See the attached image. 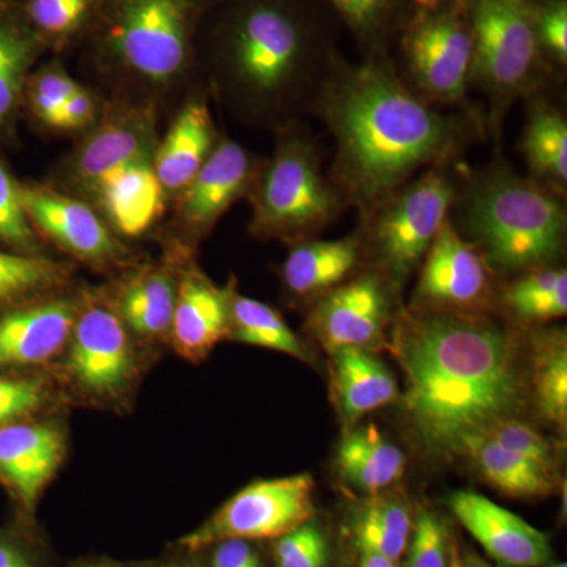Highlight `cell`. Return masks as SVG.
Listing matches in <instances>:
<instances>
[{
	"mask_svg": "<svg viewBox=\"0 0 567 567\" xmlns=\"http://www.w3.org/2000/svg\"><path fill=\"white\" fill-rule=\"evenodd\" d=\"M311 111L334 141L328 174L360 218L424 171L456 166L486 126L480 112L424 102L380 54L334 61Z\"/></svg>",
	"mask_w": 567,
	"mask_h": 567,
	"instance_id": "1",
	"label": "cell"
},
{
	"mask_svg": "<svg viewBox=\"0 0 567 567\" xmlns=\"http://www.w3.org/2000/svg\"><path fill=\"white\" fill-rule=\"evenodd\" d=\"M391 352L405 375L404 405L432 450L458 453L525 405L516 341L487 312L401 309Z\"/></svg>",
	"mask_w": 567,
	"mask_h": 567,
	"instance_id": "2",
	"label": "cell"
},
{
	"mask_svg": "<svg viewBox=\"0 0 567 567\" xmlns=\"http://www.w3.org/2000/svg\"><path fill=\"white\" fill-rule=\"evenodd\" d=\"M333 62L316 58L308 25L290 7L279 0H252L230 25L224 85L246 117L292 121L298 112L312 110Z\"/></svg>",
	"mask_w": 567,
	"mask_h": 567,
	"instance_id": "3",
	"label": "cell"
},
{
	"mask_svg": "<svg viewBox=\"0 0 567 567\" xmlns=\"http://www.w3.org/2000/svg\"><path fill=\"white\" fill-rule=\"evenodd\" d=\"M450 219L484 254L495 274L550 267L565 251L563 197L516 173L502 158L462 174Z\"/></svg>",
	"mask_w": 567,
	"mask_h": 567,
	"instance_id": "4",
	"label": "cell"
},
{
	"mask_svg": "<svg viewBox=\"0 0 567 567\" xmlns=\"http://www.w3.org/2000/svg\"><path fill=\"white\" fill-rule=\"evenodd\" d=\"M251 230L260 238H315L349 210L346 197L323 171L322 151L308 133L287 130L251 186Z\"/></svg>",
	"mask_w": 567,
	"mask_h": 567,
	"instance_id": "5",
	"label": "cell"
},
{
	"mask_svg": "<svg viewBox=\"0 0 567 567\" xmlns=\"http://www.w3.org/2000/svg\"><path fill=\"white\" fill-rule=\"evenodd\" d=\"M470 87L487 100L486 125L498 136L507 111L535 96L543 82V52L532 0H473Z\"/></svg>",
	"mask_w": 567,
	"mask_h": 567,
	"instance_id": "6",
	"label": "cell"
},
{
	"mask_svg": "<svg viewBox=\"0 0 567 567\" xmlns=\"http://www.w3.org/2000/svg\"><path fill=\"white\" fill-rule=\"evenodd\" d=\"M462 173L454 166L432 167L386 197L361 218L364 254L375 274L399 290L423 262L436 234L450 218Z\"/></svg>",
	"mask_w": 567,
	"mask_h": 567,
	"instance_id": "7",
	"label": "cell"
},
{
	"mask_svg": "<svg viewBox=\"0 0 567 567\" xmlns=\"http://www.w3.org/2000/svg\"><path fill=\"white\" fill-rule=\"evenodd\" d=\"M315 480L308 473L256 481L226 503L204 525L181 540L189 550L229 539H278L311 522Z\"/></svg>",
	"mask_w": 567,
	"mask_h": 567,
	"instance_id": "8",
	"label": "cell"
},
{
	"mask_svg": "<svg viewBox=\"0 0 567 567\" xmlns=\"http://www.w3.org/2000/svg\"><path fill=\"white\" fill-rule=\"evenodd\" d=\"M189 21V0H115L107 40L126 69L164 84L185 66Z\"/></svg>",
	"mask_w": 567,
	"mask_h": 567,
	"instance_id": "9",
	"label": "cell"
},
{
	"mask_svg": "<svg viewBox=\"0 0 567 567\" xmlns=\"http://www.w3.org/2000/svg\"><path fill=\"white\" fill-rule=\"evenodd\" d=\"M462 7L423 14L404 39V81L424 102L461 106L466 102L473 66V35Z\"/></svg>",
	"mask_w": 567,
	"mask_h": 567,
	"instance_id": "10",
	"label": "cell"
},
{
	"mask_svg": "<svg viewBox=\"0 0 567 567\" xmlns=\"http://www.w3.org/2000/svg\"><path fill=\"white\" fill-rule=\"evenodd\" d=\"M415 308L488 312L495 303V271L484 254L458 234L447 218L420 265Z\"/></svg>",
	"mask_w": 567,
	"mask_h": 567,
	"instance_id": "11",
	"label": "cell"
},
{
	"mask_svg": "<svg viewBox=\"0 0 567 567\" xmlns=\"http://www.w3.org/2000/svg\"><path fill=\"white\" fill-rule=\"evenodd\" d=\"M393 292L375 271L352 276L316 300L308 330L330 354L346 349L379 352L388 346Z\"/></svg>",
	"mask_w": 567,
	"mask_h": 567,
	"instance_id": "12",
	"label": "cell"
},
{
	"mask_svg": "<svg viewBox=\"0 0 567 567\" xmlns=\"http://www.w3.org/2000/svg\"><path fill=\"white\" fill-rule=\"evenodd\" d=\"M69 371L91 393L115 394L134 369L132 344L125 324L100 306H89L74 320L70 336Z\"/></svg>",
	"mask_w": 567,
	"mask_h": 567,
	"instance_id": "13",
	"label": "cell"
},
{
	"mask_svg": "<svg viewBox=\"0 0 567 567\" xmlns=\"http://www.w3.org/2000/svg\"><path fill=\"white\" fill-rule=\"evenodd\" d=\"M450 507L481 547L503 567H540L550 558V543L539 529L487 496L458 491Z\"/></svg>",
	"mask_w": 567,
	"mask_h": 567,
	"instance_id": "14",
	"label": "cell"
},
{
	"mask_svg": "<svg viewBox=\"0 0 567 567\" xmlns=\"http://www.w3.org/2000/svg\"><path fill=\"white\" fill-rule=\"evenodd\" d=\"M63 454L65 439L54 424L0 425V477L28 513L58 472Z\"/></svg>",
	"mask_w": 567,
	"mask_h": 567,
	"instance_id": "15",
	"label": "cell"
},
{
	"mask_svg": "<svg viewBox=\"0 0 567 567\" xmlns=\"http://www.w3.org/2000/svg\"><path fill=\"white\" fill-rule=\"evenodd\" d=\"M256 174L251 156L241 145L219 141L199 173L183 189V221L196 233H207L224 213L251 192Z\"/></svg>",
	"mask_w": 567,
	"mask_h": 567,
	"instance_id": "16",
	"label": "cell"
},
{
	"mask_svg": "<svg viewBox=\"0 0 567 567\" xmlns=\"http://www.w3.org/2000/svg\"><path fill=\"white\" fill-rule=\"evenodd\" d=\"M29 219L58 244L87 260H107L118 252L114 237L89 205L44 189L21 188Z\"/></svg>",
	"mask_w": 567,
	"mask_h": 567,
	"instance_id": "17",
	"label": "cell"
},
{
	"mask_svg": "<svg viewBox=\"0 0 567 567\" xmlns=\"http://www.w3.org/2000/svg\"><path fill=\"white\" fill-rule=\"evenodd\" d=\"M233 287L219 289L205 276L189 274L175 295L174 344L188 360H203L230 333Z\"/></svg>",
	"mask_w": 567,
	"mask_h": 567,
	"instance_id": "18",
	"label": "cell"
},
{
	"mask_svg": "<svg viewBox=\"0 0 567 567\" xmlns=\"http://www.w3.org/2000/svg\"><path fill=\"white\" fill-rule=\"evenodd\" d=\"M76 312L69 301L14 309L0 317V365L40 364L70 341Z\"/></svg>",
	"mask_w": 567,
	"mask_h": 567,
	"instance_id": "19",
	"label": "cell"
},
{
	"mask_svg": "<svg viewBox=\"0 0 567 567\" xmlns=\"http://www.w3.org/2000/svg\"><path fill=\"white\" fill-rule=\"evenodd\" d=\"M363 256L360 234L339 240L298 241L282 265L284 286L295 297L319 300L352 278Z\"/></svg>",
	"mask_w": 567,
	"mask_h": 567,
	"instance_id": "20",
	"label": "cell"
},
{
	"mask_svg": "<svg viewBox=\"0 0 567 567\" xmlns=\"http://www.w3.org/2000/svg\"><path fill=\"white\" fill-rule=\"evenodd\" d=\"M92 192L118 233L144 234L163 212L164 188L152 159L125 164L104 174Z\"/></svg>",
	"mask_w": 567,
	"mask_h": 567,
	"instance_id": "21",
	"label": "cell"
},
{
	"mask_svg": "<svg viewBox=\"0 0 567 567\" xmlns=\"http://www.w3.org/2000/svg\"><path fill=\"white\" fill-rule=\"evenodd\" d=\"M144 159L153 162L152 118L142 111L121 112L82 144L74 159V174L92 189L104 174Z\"/></svg>",
	"mask_w": 567,
	"mask_h": 567,
	"instance_id": "22",
	"label": "cell"
},
{
	"mask_svg": "<svg viewBox=\"0 0 567 567\" xmlns=\"http://www.w3.org/2000/svg\"><path fill=\"white\" fill-rule=\"evenodd\" d=\"M216 130L207 103L189 102L153 155L164 192H183L216 147Z\"/></svg>",
	"mask_w": 567,
	"mask_h": 567,
	"instance_id": "23",
	"label": "cell"
},
{
	"mask_svg": "<svg viewBox=\"0 0 567 567\" xmlns=\"http://www.w3.org/2000/svg\"><path fill=\"white\" fill-rule=\"evenodd\" d=\"M331 385L336 404L349 427L399 398L393 372L365 350L331 353Z\"/></svg>",
	"mask_w": 567,
	"mask_h": 567,
	"instance_id": "24",
	"label": "cell"
},
{
	"mask_svg": "<svg viewBox=\"0 0 567 567\" xmlns=\"http://www.w3.org/2000/svg\"><path fill=\"white\" fill-rule=\"evenodd\" d=\"M336 466L349 486L374 495L404 476L406 461L401 447L391 443L374 423H369L347 431Z\"/></svg>",
	"mask_w": 567,
	"mask_h": 567,
	"instance_id": "25",
	"label": "cell"
},
{
	"mask_svg": "<svg viewBox=\"0 0 567 567\" xmlns=\"http://www.w3.org/2000/svg\"><path fill=\"white\" fill-rule=\"evenodd\" d=\"M527 123L522 133L520 152L528 177L565 197L567 186V122L555 104L529 96Z\"/></svg>",
	"mask_w": 567,
	"mask_h": 567,
	"instance_id": "26",
	"label": "cell"
},
{
	"mask_svg": "<svg viewBox=\"0 0 567 567\" xmlns=\"http://www.w3.org/2000/svg\"><path fill=\"white\" fill-rule=\"evenodd\" d=\"M458 454L472 458L484 480L503 494L539 498L550 495L557 487V473L506 450L483 432L466 436Z\"/></svg>",
	"mask_w": 567,
	"mask_h": 567,
	"instance_id": "27",
	"label": "cell"
},
{
	"mask_svg": "<svg viewBox=\"0 0 567 567\" xmlns=\"http://www.w3.org/2000/svg\"><path fill=\"white\" fill-rule=\"evenodd\" d=\"M413 522L404 496L371 495L354 517L353 533L360 550L374 551L398 561L409 547Z\"/></svg>",
	"mask_w": 567,
	"mask_h": 567,
	"instance_id": "28",
	"label": "cell"
},
{
	"mask_svg": "<svg viewBox=\"0 0 567 567\" xmlns=\"http://www.w3.org/2000/svg\"><path fill=\"white\" fill-rule=\"evenodd\" d=\"M532 386L537 410L548 423L566 431L567 339L563 330L543 331L533 338Z\"/></svg>",
	"mask_w": 567,
	"mask_h": 567,
	"instance_id": "29",
	"label": "cell"
},
{
	"mask_svg": "<svg viewBox=\"0 0 567 567\" xmlns=\"http://www.w3.org/2000/svg\"><path fill=\"white\" fill-rule=\"evenodd\" d=\"M502 303L517 320L546 323L567 312L566 268L539 267L518 275L502 292Z\"/></svg>",
	"mask_w": 567,
	"mask_h": 567,
	"instance_id": "30",
	"label": "cell"
},
{
	"mask_svg": "<svg viewBox=\"0 0 567 567\" xmlns=\"http://www.w3.org/2000/svg\"><path fill=\"white\" fill-rule=\"evenodd\" d=\"M40 40L22 20L14 3L0 6V123L20 102L25 74Z\"/></svg>",
	"mask_w": 567,
	"mask_h": 567,
	"instance_id": "31",
	"label": "cell"
},
{
	"mask_svg": "<svg viewBox=\"0 0 567 567\" xmlns=\"http://www.w3.org/2000/svg\"><path fill=\"white\" fill-rule=\"evenodd\" d=\"M229 338L244 344L264 347L308 360V350L284 317L271 306L254 298L230 295Z\"/></svg>",
	"mask_w": 567,
	"mask_h": 567,
	"instance_id": "32",
	"label": "cell"
},
{
	"mask_svg": "<svg viewBox=\"0 0 567 567\" xmlns=\"http://www.w3.org/2000/svg\"><path fill=\"white\" fill-rule=\"evenodd\" d=\"M175 308V289L169 276L153 271L134 279L122 297V316L132 330L158 336L171 330Z\"/></svg>",
	"mask_w": 567,
	"mask_h": 567,
	"instance_id": "33",
	"label": "cell"
},
{
	"mask_svg": "<svg viewBox=\"0 0 567 567\" xmlns=\"http://www.w3.org/2000/svg\"><path fill=\"white\" fill-rule=\"evenodd\" d=\"M61 278V267L50 259L0 251V306L43 292Z\"/></svg>",
	"mask_w": 567,
	"mask_h": 567,
	"instance_id": "34",
	"label": "cell"
},
{
	"mask_svg": "<svg viewBox=\"0 0 567 567\" xmlns=\"http://www.w3.org/2000/svg\"><path fill=\"white\" fill-rule=\"evenodd\" d=\"M95 0H21L22 20L40 39H65L84 24Z\"/></svg>",
	"mask_w": 567,
	"mask_h": 567,
	"instance_id": "35",
	"label": "cell"
},
{
	"mask_svg": "<svg viewBox=\"0 0 567 567\" xmlns=\"http://www.w3.org/2000/svg\"><path fill=\"white\" fill-rule=\"evenodd\" d=\"M483 434L494 439L496 443L527 458L533 464L557 473L558 450L547 436L536 431L533 425L524 423L517 416L505 417L488 425Z\"/></svg>",
	"mask_w": 567,
	"mask_h": 567,
	"instance_id": "36",
	"label": "cell"
},
{
	"mask_svg": "<svg viewBox=\"0 0 567 567\" xmlns=\"http://www.w3.org/2000/svg\"><path fill=\"white\" fill-rule=\"evenodd\" d=\"M409 567H451L450 537L443 518L421 509L410 535Z\"/></svg>",
	"mask_w": 567,
	"mask_h": 567,
	"instance_id": "37",
	"label": "cell"
},
{
	"mask_svg": "<svg viewBox=\"0 0 567 567\" xmlns=\"http://www.w3.org/2000/svg\"><path fill=\"white\" fill-rule=\"evenodd\" d=\"M328 557L327 537L312 522H306L276 540L275 559L278 567H327Z\"/></svg>",
	"mask_w": 567,
	"mask_h": 567,
	"instance_id": "38",
	"label": "cell"
},
{
	"mask_svg": "<svg viewBox=\"0 0 567 567\" xmlns=\"http://www.w3.org/2000/svg\"><path fill=\"white\" fill-rule=\"evenodd\" d=\"M21 188L0 163V240L14 248L31 249L35 237L22 204Z\"/></svg>",
	"mask_w": 567,
	"mask_h": 567,
	"instance_id": "39",
	"label": "cell"
},
{
	"mask_svg": "<svg viewBox=\"0 0 567 567\" xmlns=\"http://www.w3.org/2000/svg\"><path fill=\"white\" fill-rule=\"evenodd\" d=\"M80 87L65 71L54 66L44 70L32 82L31 102L37 117L44 125L59 128L63 103Z\"/></svg>",
	"mask_w": 567,
	"mask_h": 567,
	"instance_id": "40",
	"label": "cell"
},
{
	"mask_svg": "<svg viewBox=\"0 0 567 567\" xmlns=\"http://www.w3.org/2000/svg\"><path fill=\"white\" fill-rule=\"evenodd\" d=\"M47 401V390L39 380L0 377V425L18 423L32 415Z\"/></svg>",
	"mask_w": 567,
	"mask_h": 567,
	"instance_id": "41",
	"label": "cell"
},
{
	"mask_svg": "<svg viewBox=\"0 0 567 567\" xmlns=\"http://www.w3.org/2000/svg\"><path fill=\"white\" fill-rule=\"evenodd\" d=\"M331 3L360 39L374 40L390 20L395 0H331Z\"/></svg>",
	"mask_w": 567,
	"mask_h": 567,
	"instance_id": "42",
	"label": "cell"
},
{
	"mask_svg": "<svg viewBox=\"0 0 567 567\" xmlns=\"http://www.w3.org/2000/svg\"><path fill=\"white\" fill-rule=\"evenodd\" d=\"M536 33L540 52L565 66L567 63V6L565 0H550L536 9Z\"/></svg>",
	"mask_w": 567,
	"mask_h": 567,
	"instance_id": "43",
	"label": "cell"
},
{
	"mask_svg": "<svg viewBox=\"0 0 567 567\" xmlns=\"http://www.w3.org/2000/svg\"><path fill=\"white\" fill-rule=\"evenodd\" d=\"M212 567H265L249 540L229 539L216 544Z\"/></svg>",
	"mask_w": 567,
	"mask_h": 567,
	"instance_id": "44",
	"label": "cell"
},
{
	"mask_svg": "<svg viewBox=\"0 0 567 567\" xmlns=\"http://www.w3.org/2000/svg\"><path fill=\"white\" fill-rule=\"evenodd\" d=\"M95 102H93L91 93L80 87L63 103L59 128H84L95 118Z\"/></svg>",
	"mask_w": 567,
	"mask_h": 567,
	"instance_id": "45",
	"label": "cell"
},
{
	"mask_svg": "<svg viewBox=\"0 0 567 567\" xmlns=\"http://www.w3.org/2000/svg\"><path fill=\"white\" fill-rule=\"evenodd\" d=\"M0 567H41L28 544L17 536L0 533Z\"/></svg>",
	"mask_w": 567,
	"mask_h": 567,
	"instance_id": "46",
	"label": "cell"
},
{
	"mask_svg": "<svg viewBox=\"0 0 567 567\" xmlns=\"http://www.w3.org/2000/svg\"><path fill=\"white\" fill-rule=\"evenodd\" d=\"M361 567H398L393 559L374 554V551L360 550Z\"/></svg>",
	"mask_w": 567,
	"mask_h": 567,
	"instance_id": "47",
	"label": "cell"
},
{
	"mask_svg": "<svg viewBox=\"0 0 567 567\" xmlns=\"http://www.w3.org/2000/svg\"><path fill=\"white\" fill-rule=\"evenodd\" d=\"M451 567H491L483 559L477 558L476 555L466 554L465 557H461L454 548L451 554Z\"/></svg>",
	"mask_w": 567,
	"mask_h": 567,
	"instance_id": "48",
	"label": "cell"
},
{
	"mask_svg": "<svg viewBox=\"0 0 567 567\" xmlns=\"http://www.w3.org/2000/svg\"><path fill=\"white\" fill-rule=\"evenodd\" d=\"M445 2V0H434V3L432 6H439V3ZM466 3V0H454V6L464 7Z\"/></svg>",
	"mask_w": 567,
	"mask_h": 567,
	"instance_id": "49",
	"label": "cell"
},
{
	"mask_svg": "<svg viewBox=\"0 0 567 567\" xmlns=\"http://www.w3.org/2000/svg\"><path fill=\"white\" fill-rule=\"evenodd\" d=\"M84 567H121L115 565H110V563H95V565H89Z\"/></svg>",
	"mask_w": 567,
	"mask_h": 567,
	"instance_id": "50",
	"label": "cell"
},
{
	"mask_svg": "<svg viewBox=\"0 0 567 567\" xmlns=\"http://www.w3.org/2000/svg\"><path fill=\"white\" fill-rule=\"evenodd\" d=\"M167 567H199L194 565V563H178V565L167 566Z\"/></svg>",
	"mask_w": 567,
	"mask_h": 567,
	"instance_id": "51",
	"label": "cell"
},
{
	"mask_svg": "<svg viewBox=\"0 0 567 567\" xmlns=\"http://www.w3.org/2000/svg\"><path fill=\"white\" fill-rule=\"evenodd\" d=\"M548 567H567L566 563H555V565H550Z\"/></svg>",
	"mask_w": 567,
	"mask_h": 567,
	"instance_id": "52",
	"label": "cell"
},
{
	"mask_svg": "<svg viewBox=\"0 0 567 567\" xmlns=\"http://www.w3.org/2000/svg\"><path fill=\"white\" fill-rule=\"evenodd\" d=\"M3 3H14V0H0V6H3Z\"/></svg>",
	"mask_w": 567,
	"mask_h": 567,
	"instance_id": "53",
	"label": "cell"
},
{
	"mask_svg": "<svg viewBox=\"0 0 567 567\" xmlns=\"http://www.w3.org/2000/svg\"><path fill=\"white\" fill-rule=\"evenodd\" d=\"M424 2H429L432 6V3H434V0H424Z\"/></svg>",
	"mask_w": 567,
	"mask_h": 567,
	"instance_id": "54",
	"label": "cell"
}]
</instances>
